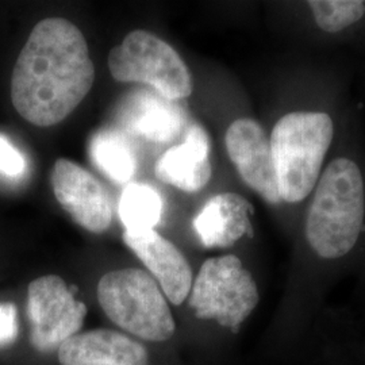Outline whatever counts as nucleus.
I'll list each match as a JSON object with an SVG mask.
<instances>
[{
    "mask_svg": "<svg viewBox=\"0 0 365 365\" xmlns=\"http://www.w3.org/2000/svg\"><path fill=\"white\" fill-rule=\"evenodd\" d=\"M93 78L88 45L78 27L64 18L42 19L14 66V108L34 126H54L84 101Z\"/></svg>",
    "mask_w": 365,
    "mask_h": 365,
    "instance_id": "f257e3e1",
    "label": "nucleus"
},
{
    "mask_svg": "<svg viewBox=\"0 0 365 365\" xmlns=\"http://www.w3.org/2000/svg\"><path fill=\"white\" fill-rule=\"evenodd\" d=\"M310 197L304 237L324 260H339L352 252L365 222L364 173L349 156L327 163Z\"/></svg>",
    "mask_w": 365,
    "mask_h": 365,
    "instance_id": "f03ea898",
    "label": "nucleus"
},
{
    "mask_svg": "<svg viewBox=\"0 0 365 365\" xmlns=\"http://www.w3.org/2000/svg\"><path fill=\"white\" fill-rule=\"evenodd\" d=\"M336 134L330 114L294 110L274 122L269 144L282 203L298 205L313 194Z\"/></svg>",
    "mask_w": 365,
    "mask_h": 365,
    "instance_id": "7ed1b4c3",
    "label": "nucleus"
},
{
    "mask_svg": "<svg viewBox=\"0 0 365 365\" xmlns=\"http://www.w3.org/2000/svg\"><path fill=\"white\" fill-rule=\"evenodd\" d=\"M98 300L115 325L138 339L163 342L175 334L176 324L167 298L143 269L125 268L103 274Z\"/></svg>",
    "mask_w": 365,
    "mask_h": 365,
    "instance_id": "20e7f679",
    "label": "nucleus"
},
{
    "mask_svg": "<svg viewBox=\"0 0 365 365\" xmlns=\"http://www.w3.org/2000/svg\"><path fill=\"white\" fill-rule=\"evenodd\" d=\"M108 69L117 81L148 84L172 102L188 98L194 90L191 72L179 53L146 30L131 31L111 49Z\"/></svg>",
    "mask_w": 365,
    "mask_h": 365,
    "instance_id": "39448f33",
    "label": "nucleus"
},
{
    "mask_svg": "<svg viewBox=\"0 0 365 365\" xmlns=\"http://www.w3.org/2000/svg\"><path fill=\"white\" fill-rule=\"evenodd\" d=\"M260 300L259 288L242 261L235 255L205 261L192 282L190 306L200 319L237 329Z\"/></svg>",
    "mask_w": 365,
    "mask_h": 365,
    "instance_id": "423d86ee",
    "label": "nucleus"
},
{
    "mask_svg": "<svg viewBox=\"0 0 365 365\" xmlns=\"http://www.w3.org/2000/svg\"><path fill=\"white\" fill-rule=\"evenodd\" d=\"M87 306L75 298L66 282L56 274L33 280L27 288L30 341L39 352H51L78 334Z\"/></svg>",
    "mask_w": 365,
    "mask_h": 365,
    "instance_id": "0eeeda50",
    "label": "nucleus"
},
{
    "mask_svg": "<svg viewBox=\"0 0 365 365\" xmlns=\"http://www.w3.org/2000/svg\"><path fill=\"white\" fill-rule=\"evenodd\" d=\"M225 146L242 182L265 203L280 206L269 135L260 123L253 118L235 119L225 134Z\"/></svg>",
    "mask_w": 365,
    "mask_h": 365,
    "instance_id": "6e6552de",
    "label": "nucleus"
},
{
    "mask_svg": "<svg viewBox=\"0 0 365 365\" xmlns=\"http://www.w3.org/2000/svg\"><path fill=\"white\" fill-rule=\"evenodd\" d=\"M53 192L72 220L91 233H103L113 221L105 187L76 163L58 158L53 165Z\"/></svg>",
    "mask_w": 365,
    "mask_h": 365,
    "instance_id": "1a4fd4ad",
    "label": "nucleus"
},
{
    "mask_svg": "<svg viewBox=\"0 0 365 365\" xmlns=\"http://www.w3.org/2000/svg\"><path fill=\"white\" fill-rule=\"evenodd\" d=\"M126 245L143 261L172 304H182L192 288V271L182 252L156 230L125 233Z\"/></svg>",
    "mask_w": 365,
    "mask_h": 365,
    "instance_id": "9d476101",
    "label": "nucleus"
},
{
    "mask_svg": "<svg viewBox=\"0 0 365 365\" xmlns=\"http://www.w3.org/2000/svg\"><path fill=\"white\" fill-rule=\"evenodd\" d=\"M61 365H148L144 345L119 331L96 329L75 334L58 348Z\"/></svg>",
    "mask_w": 365,
    "mask_h": 365,
    "instance_id": "9b49d317",
    "label": "nucleus"
},
{
    "mask_svg": "<svg viewBox=\"0 0 365 365\" xmlns=\"http://www.w3.org/2000/svg\"><path fill=\"white\" fill-rule=\"evenodd\" d=\"M118 119L128 133L156 144L173 141L182 126V111L176 102L150 90L128 95L119 106Z\"/></svg>",
    "mask_w": 365,
    "mask_h": 365,
    "instance_id": "f8f14e48",
    "label": "nucleus"
},
{
    "mask_svg": "<svg viewBox=\"0 0 365 365\" xmlns=\"http://www.w3.org/2000/svg\"><path fill=\"white\" fill-rule=\"evenodd\" d=\"M157 178L184 192H197L209 184L212 167L210 138L200 125H192L182 144L172 146L156 164Z\"/></svg>",
    "mask_w": 365,
    "mask_h": 365,
    "instance_id": "ddd939ff",
    "label": "nucleus"
},
{
    "mask_svg": "<svg viewBox=\"0 0 365 365\" xmlns=\"http://www.w3.org/2000/svg\"><path fill=\"white\" fill-rule=\"evenodd\" d=\"M250 205L235 192L210 197L194 220V229L206 248H227L247 235Z\"/></svg>",
    "mask_w": 365,
    "mask_h": 365,
    "instance_id": "4468645a",
    "label": "nucleus"
},
{
    "mask_svg": "<svg viewBox=\"0 0 365 365\" xmlns=\"http://www.w3.org/2000/svg\"><path fill=\"white\" fill-rule=\"evenodd\" d=\"M92 163L111 182L126 184L137 170V158L126 135L119 130H101L90 145Z\"/></svg>",
    "mask_w": 365,
    "mask_h": 365,
    "instance_id": "2eb2a0df",
    "label": "nucleus"
},
{
    "mask_svg": "<svg viewBox=\"0 0 365 365\" xmlns=\"http://www.w3.org/2000/svg\"><path fill=\"white\" fill-rule=\"evenodd\" d=\"M118 212L125 226V233L138 235L155 230L161 220L163 200L150 185L130 182L120 195Z\"/></svg>",
    "mask_w": 365,
    "mask_h": 365,
    "instance_id": "dca6fc26",
    "label": "nucleus"
},
{
    "mask_svg": "<svg viewBox=\"0 0 365 365\" xmlns=\"http://www.w3.org/2000/svg\"><path fill=\"white\" fill-rule=\"evenodd\" d=\"M307 6L315 25L327 34L342 33L365 16V1L361 0H312Z\"/></svg>",
    "mask_w": 365,
    "mask_h": 365,
    "instance_id": "f3484780",
    "label": "nucleus"
},
{
    "mask_svg": "<svg viewBox=\"0 0 365 365\" xmlns=\"http://www.w3.org/2000/svg\"><path fill=\"white\" fill-rule=\"evenodd\" d=\"M26 172V158L9 138L0 134V175L16 179Z\"/></svg>",
    "mask_w": 365,
    "mask_h": 365,
    "instance_id": "a211bd4d",
    "label": "nucleus"
},
{
    "mask_svg": "<svg viewBox=\"0 0 365 365\" xmlns=\"http://www.w3.org/2000/svg\"><path fill=\"white\" fill-rule=\"evenodd\" d=\"M18 310L13 303H0V348H4L18 337Z\"/></svg>",
    "mask_w": 365,
    "mask_h": 365,
    "instance_id": "6ab92c4d",
    "label": "nucleus"
}]
</instances>
